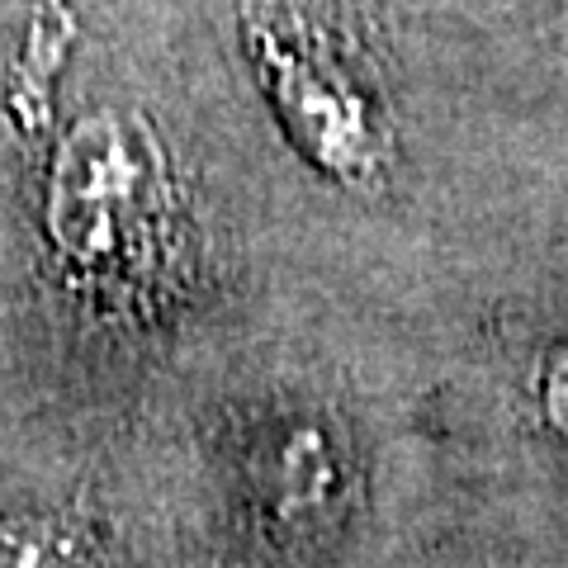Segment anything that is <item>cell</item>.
<instances>
[{
	"label": "cell",
	"instance_id": "obj_2",
	"mask_svg": "<svg viewBox=\"0 0 568 568\" xmlns=\"http://www.w3.org/2000/svg\"><path fill=\"white\" fill-rule=\"evenodd\" d=\"M246 48L284 133L327 175L369 190L388 171V129L375 91L323 24L290 0H246Z\"/></svg>",
	"mask_w": 568,
	"mask_h": 568
},
{
	"label": "cell",
	"instance_id": "obj_3",
	"mask_svg": "<svg viewBox=\"0 0 568 568\" xmlns=\"http://www.w3.org/2000/svg\"><path fill=\"white\" fill-rule=\"evenodd\" d=\"M0 568H95V555L58 521H0Z\"/></svg>",
	"mask_w": 568,
	"mask_h": 568
},
{
	"label": "cell",
	"instance_id": "obj_4",
	"mask_svg": "<svg viewBox=\"0 0 568 568\" xmlns=\"http://www.w3.org/2000/svg\"><path fill=\"white\" fill-rule=\"evenodd\" d=\"M332 493V459L323 455L317 436H294L280 455V478H275V497L280 511H308L323 507V497Z\"/></svg>",
	"mask_w": 568,
	"mask_h": 568
},
{
	"label": "cell",
	"instance_id": "obj_1",
	"mask_svg": "<svg viewBox=\"0 0 568 568\" xmlns=\"http://www.w3.org/2000/svg\"><path fill=\"white\" fill-rule=\"evenodd\" d=\"M48 213L67 261L110 294H156L181 271V200L162 148L133 119L100 114L71 129Z\"/></svg>",
	"mask_w": 568,
	"mask_h": 568
}]
</instances>
